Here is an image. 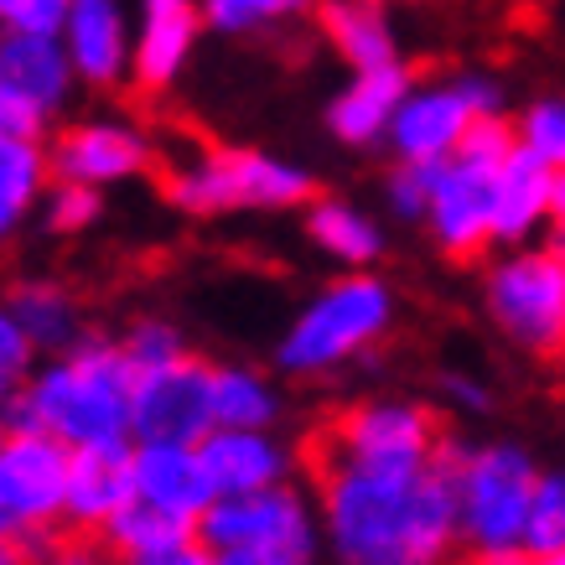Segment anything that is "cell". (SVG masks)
<instances>
[{
    "mask_svg": "<svg viewBox=\"0 0 565 565\" xmlns=\"http://www.w3.org/2000/svg\"><path fill=\"white\" fill-rule=\"evenodd\" d=\"M394 327V291L374 270H348L291 317L275 363L291 379H327L379 348Z\"/></svg>",
    "mask_w": 565,
    "mask_h": 565,
    "instance_id": "3957f363",
    "label": "cell"
},
{
    "mask_svg": "<svg viewBox=\"0 0 565 565\" xmlns=\"http://www.w3.org/2000/svg\"><path fill=\"white\" fill-rule=\"evenodd\" d=\"M384 6H390V0H384Z\"/></svg>",
    "mask_w": 565,
    "mask_h": 565,
    "instance_id": "7dc6e473",
    "label": "cell"
},
{
    "mask_svg": "<svg viewBox=\"0 0 565 565\" xmlns=\"http://www.w3.org/2000/svg\"><path fill=\"white\" fill-rule=\"evenodd\" d=\"M203 26H213L218 36H265L275 26L311 17L317 0H198Z\"/></svg>",
    "mask_w": 565,
    "mask_h": 565,
    "instance_id": "83f0119b",
    "label": "cell"
},
{
    "mask_svg": "<svg viewBox=\"0 0 565 565\" xmlns=\"http://www.w3.org/2000/svg\"><path fill=\"white\" fill-rule=\"evenodd\" d=\"M550 167L530 151H509L493 182V234L498 244H530L540 228H550Z\"/></svg>",
    "mask_w": 565,
    "mask_h": 565,
    "instance_id": "603a6c76",
    "label": "cell"
},
{
    "mask_svg": "<svg viewBox=\"0 0 565 565\" xmlns=\"http://www.w3.org/2000/svg\"><path fill=\"white\" fill-rule=\"evenodd\" d=\"M441 390H446V399H451L457 411H467V415L493 411V390H488V384H478V379H467V374H446V379H441Z\"/></svg>",
    "mask_w": 565,
    "mask_h": 565,
    "instance_id": "8d00e7d4",
    "label": "cell"
},
{
    "mask_svg": "<svg viewBox=\"0 0 565 565\" xmlns=\"http://www.w3.org/2000/svg\"><path fill=\"white\" fill-rule=\"evenodd\" d=\"M514 140H519V151L545 161L550 172H565V99L561 94H545V99L524 104L514 120Z\"/></svg>",
    "mask_w": 565,
    "mask_h": 565,
    "instance_id": "f1b7e54d",
    "label": "cell"
},
{
    "mask_svg": "<svg viewBox=\"0 0 565 565\" xmlns=\"http://www.w3.org/2000/svg\"><path fill=\"white\" fill-rule=\"evenodd\" d=\"M73 0H0V36H57Z\"/></svg>",
    "mask_w": 565,
    "mask_h": 565,
    "instance_id": "836d02e7",
    "label": "cell"
},
{
    "mask_svg": "<svg viewBox=\"0 0 565 565\" xmlns=\"http://www.w3.org/2000/svg\"><path fill=\"white\" fill-rule=\"evenodd\" d=\"M207 399H213V426L234 430H275L286 415L280 390L259 369H244V363H213Z\"/></svg>",
    "mask_w": 565,
    "mask_h": 565,
    "instance_id": "cb8c5ba5",
    "label": "cell"
},
{
    "mask_svg": "<svg viewBox=\"0 0 565 565\" xmlns=\"http://www.w3.org/2000/svg\"><path fill=\"white\" fill-rule=\"evenodd\" d=\"M0 301L11 311V322L21 327V338L32 343V353H42V359H57L88 338L84 301L63 280H17Z\"/></svg>",
    "mask_w": 565,
    "mask_h": 565,
    "instance_id": "44dd1931",
    "label": "cell"
},
{
    "mask_svg": "<svg viewBox=\"0 0 565 565\" xmlns=\"http://www.w3.org/2000/svg\"><path fill=\"white\" fill-rule=\"evenodd\" d=\"M198 540L213 555H270V561L311 565L322 545L317 498L301 482H280L265 493L213 498V509L198 519Z\"/></svg>",
    "mask_w": 565,
    "mask_h": 565,
    "instance_id": "9c48e42d",
    "label": "cell"
},
{
    "mask_svg": "<svg viewBox=\"0 0 565 565\" xmlns=\"http://www.w3.org/2000/svg\"><path fill=\"white\" fill-rule=\"evenodd\" d=\"M120 353H125V363H130V374H146V369H167V363L188 359V343L177 338L172 322H161V317H140L136 327H125Z\"/></svg>",
    "mask_w": 565,
    "mask_h": 565,
    "instance_id": "4dcf8cb0",
    "label": "cell"
},
{
    "mask_svg": "<svg viewBox=\"0 0 565 565\" xmlns=\"http://www.w3.org/2000/svg\"><path fill=\"white\" fill-rule=\"evenodd\" d=\"M0 441H6V420H0Z\"/></svg>",
    "mask_w": 565,
    "mask_h": 565,
    "instance_id": "f6af8a7d",
    "label": "cell"
},
{
    "mask_svg": "<svg viewBox=\"0 0 565 565\" xmlns=\"http://www.w3.org/2000/svg\"><path fill=\"white\" fill-rule=\"evenodd\" d=\"M78 73L57 36H0V99L26 130H47L68 109Z\"/></svg>",
    "mask_w": 565,
    "mask_h": 565,
    "instance_id": "5bb4252c",
    "label": "cell"
},
{
    "mask_svg": "<svg viewBox=\"0 0 565 565\" xmlns=\"http://www.w3.org/2000/svg\"><path fill=\"white\" fill-rule=\"evenodd\" d=\"M550 239L555 249H565V172L550 177Z\"/></svg>",
    "mask_w": 565,
    "mask_h": 565,
    "instance_id": "f35d334b",
    "label": "cell"
},
{
    "mask_svg": "<svg viewBox=\"0 0 565 565\" xmlns=\"http://www.w3.org/2000/svg\"><path fill=\"white\" fill-rule=\"evenodd\" d=\"M198 457H203L207 482H213L218 498L265 493V488H280V482H296V472H301V451L291 441H280L275 430L213 426L198 441Z\"/></svg>",
    "mask_w": 565,
    "mask_h": 565,
    "instance_id": "2e32d148",
    "label": "cell"
},
{
    "mask_svg": "<svg viewBox=\"0 0 565 565\" xmlns=\"http://www.w3.org/2000/svg\"><path fill=\"white\" fill-rule=\"evenodd\" d=\"M482 307L514 348L565 359V255L555 244H514L482 270Z\"/></svg>",
    "mask_w": 565,
    "mask_h": 565,
    "instance_id": "ba28073f",
    "label": "cell"
},
{
    "mask_svg": "<svg viewBox=\"0 0 565 565\" xmlns=\"http://www.w3.org/2000/svg\"><path fill=\"white\" fill-rule=\"evenodd\" d=\"M136 498L130 478V446H94V451H73L68 462V498H63V534L78 540H99L109 519Z\"/></svg>",
    "mask_w": 565,
    "mask_h": 565,
    "instance_id": "ac0fdd59",
    "label": "cell"
},
{
    "mask_svg": "<svg viewBox=\"0 0 565 565\" xmlns=\"http://www.w3.org/2000/svg\"><path fill=\"white\" fill-rule=\"evenodd\" d=\"M307 457L374 467V472H420V467H436L446 457V436L430 405L363 399V405H348L317 426V436L307 441Z\"/></svg>",
    "mask_w": 565,
    "mask_h": 565,
    "instance_id": "52a82bcc",
    "label": "cell"
},
{
    "mask_svg": "<svg viewBox=\"0 0 565 565\" xmlns=\"http://www.w3.org/2000/svg\"><path fill=\"white\" fill-rule=\"evenodd\" d=\"M218 565H291V561H270V555H213Z\"/></svg>",
    "mask_w": 565,
    "mask_h": 565,
    "instance_id": "7bdbcfd3",
    "label": "cell"
},
{
    "mask_svg": "<svg viewBox=\"0 0 565 565\" xmlns=\"http://www.w3.org/2000/svg\"><path fill=\"white\" fill-rule=\"evenodd\" d=\"M99 192L94 188H73V182H52L47 198H42V218H47L52 234H78L99 218Z\"/></svg>",
    "mask_w": 565,
    "mask_h": 565,
    "instance_id": "d6a6232c",
    "label": "cell"
},
{
    "mask_svg": "<svg viewBox=\"0 0 565 565\" xmlns=\"http://www.w3.org/2000/svg\"><path fill=\"white\" fill-rule=\"evenodd\" d=\"M130 478H136V498L167 509V514L198 519L213 509V482L207 467L198 457V446H151V441H130Z\"/></svg>",
    "mask_w": 565,
    "mask_h": 565,
    "instance_id": "d6986e66",
    "label": "cell"
},
{
    "mask_svg": "<svg viewBox=\"0 0 565 565\" xmlns=\"http://www.w3.org/2000/svg\"><path fill=\"white\" fill-rule=\"evenodd\" d=\"M36 565H115V555L99 540H78V534H57L36 550Z\"/></svg>",
    "mask_w": 565,
    "mask_h": 565,
    "instance_id": "d590c367",
    "label": "cell"
},
{
    "mask_svg": "<svg viewBox=\"0 0 565 565\" xmlns=\"http://www.w3.org/2000/svg\"><path fill=\"white\" fill-rule=\"evenodd\" d=\"M52 182H73V188H120L130 177L156 167V140L136 120L120 115H94V120L63 125L47 146Z\"/></svg>",
    "mask_w": 565,
    "mask_h": 565,
    "instance_id": "7c38bea8",
    "label": "cell"
},
{
    "mask_svg": "<svg viewBox=\"0 0 565 565\" xmlns=\"http://www.w3.org/2000/svg\"><path fill=\"white\" fill-rule=\"evenodd\" d=\"M514 120H478L467 130L451 161L430 167V198H426V228L436 249L451 259H478L498 244L493 234V182L503 156L514 151Z\"/></svg>",
    "mask_w": 565,
    "mask_h": 565,
    "instance_id": "5b68a950",
    "label": "cell"
},
{
    "mask_svg": "<svg viewBox=\"0 0 565 565\" xmlns=\"http://www.w3.org/2000/svg\"><path fill=\"white\" fill-rule=\"evenodd\" d=\"M534 565H565V555H534Z\"/></svg>",
    "mask_w": 565,
    "mask_h": 565,
    "instance_id": "ee69618b",
    "label": "cell"
},
{
    "mask_svg": "<svg viewBox=\"0 0 565 565\" xmlns=\"http://www.w3.org/2000/svg\"><path fill=\"white\" fill-rule=\"evenodd\" d=\"M446 565H467V561H446Z\"/></svg>",
    "mask_w": 565,
    "mask_h": 565,
    "instance_id": "bcb514c9",
    "label": "cell"
},
{
    "mask_svg": "<svg viewBox=\"0 0 565 565\" xmlns=\"http://www.w3.org/2000/svg\"><path fill=\"white\" fill-rule=\"evenodd\" d=\"M405 94H411V68L405 63L353 73L343 94L327 104V130L343 140V146H379V140L390 136Z\"/></svg>",
    "mask_w": 565,
    "mask_h": 565,
    "instance_id": "ffe728a7",
    "label": "cell"
},
{
    "mask_svg": "<svg viewBox=\"0 0 565 565\" xmlns=\"http://www.w3.org/2000/svg\"><path fill=\"white\" fill-rule=\"evenodd\" d=\"M307 234L327 259H338L343 270H369L384 255V228L363 207L343 198H311L307 203Z\"/></svg>",
    "mask_w": 565,
    "mask_h": 565,
    "instance_id": "d4e9b609",
    "label": "cell"
},
{
    "mask_svg": "<svg viewBox=\"0 0 565 565\" xmlns=\"http://www.w3.org/2000/svg\"><path fill=\"white\" fill-rule=\"evenodd\" d=\"M130 384L136 374L120 353V338L88 332L78 348L32 369L6 411V426L42 430L68 451L130 446Z\"/></svg>",
    "mask_w": 565,
    "mask_h": 565,
    "instance_id": "7a4b0ae2",
    "label": "cell"
},
{
    "mask_svg": "<svg viewBox=\"0 0 565 565\" xmlns=\"http://www.w3.org/2000/svg\"><path fill=\"white\" fill-rule=\"evenodd\" d=\"M493 115H503V88L488 73H457L441 84H411L384 140H390L394 161L441 167L457 156L467 130L478 120H493Z\"/></svg>",
    "mask_w": 565,
    "mask_h": 565,
    "instance_id": "8fae6325",
    "label": "cell"
},
{
    "mask_svg": "<svg viewBox=\"0 0 565 565\" xmlns=\"http://www.w3.org/2000/svg\"><path fill=\"white\" fill-rule=\"evenodd\" d=\"M52 188V161L42 136H0V244L21 228V218L42 207Z\"/></svg>",
    "mask_w": 565,
    "mask_h": 565,
    "instance_id": "484cf974",
    "label": "cell"
},
{
    "mask_svg": "<svg viewBox=\"0 0 565 565\" xmlns=\"http://www.w3.org/2000/svg\"><path fill=\"white\" fill-rule=\"evenodd\" d=\"M213 363L177 359L167 369H146L130 384V441L151 446H198L213 430V399H207Z\"/></svg>",
    "mask_w": 565,
    "mask_h": 565,
    "instance_id": "4fadbf2b",
    "label": "cell"
},
{
    "mask_svg": "<svg viewBox=\"0 0 565 565\" xmlns=\"http://www.w3.org/2000/svg\"><path fill=\"white\" fill-rule=\"evenodd\" d=\"M57 42L84 88L130 84V17L120 0H73Z\"/></svg>",
    "mask_w": 565,
    "mask_h": 565,
    "instance_id": "e0dca14e",
    "label": "cell"
},
{
    "mask_svg": "<svg viewBox=\"0 0 565 565\" xmlns=\"http://www.w3.org/2000/svg\"><path fill=\"white\" fill-rule=\"evenodd\" d=\"M0 136H36V130H26V125L11 115V104L0 99Z\"/></svg>",
    "mask_w": 565,
    "mask_h": 565,
    "instance_id": "b9f144b4",
    "label": "cell"
},
{
    "mask_svg": "<svg viewBox=\"0 0 565 565\" xmlns=\"http://www.w3.org/2000/svg\"><path fill=\"white\" fill-rule=\"evenodd\" d=\"M561 255H565V249H561Z\"/></svg>",
    "mask_w": 565,
    "mask_h": 565,
    "instance_id": "c3c4849f",
    "label": "cell"
},
{
    "mask_svg": "<svg viewBox=\"0 0 565 565\" xmlns=\"http://www.w3.org/2000/svg\"><path fill=\"white\" fill-rule=\"evenodd\" d=\"M446 467L457 498V540L467 555L524 550V524L540 488V467L530 451L514 441H488L446 457Z\"/></svg>",
    "mask_w": 565,
    "mask_h": 565,
    "instance_id": "8992f818",
    "label": "cell"
},
{
    "mask_svg": "<svg viewBox=\"0 0 565 565\" xmlns=\"http://www.w3.org/2000/svg\"><path fill=\"white\" fill-rule=\"evenodd\" d=\"M451 457V451H446ZM446 457L420 472H374L327 457H301L317 493V519L343 565H446L457 540V498Z\"/></svg>",
    "mask_w": 565,
    "mask_h": 565,
    "instance_id": "6da1fadb",
    "label": "cell"
},
{
    "mask_svg": "<svg viewBox=\"0 0 565 565\" xmlns=\"http://www.w3.org/2000/svg\"><path fill=\"white\" fill-rule=\"evenodd\" d=\"M167 161V198L182 213L218 218V213H244V207H301L317 198L311 172L286 156L270 151H223V146H192L188 156H156Z\"/></svg>",
    "mask_w": 565,
    "mask_h": 565,
    "instance_id": "277c9868",
    "label": "cell"
},
{
    "mask_svg": "<svg viewBox=\"0 0 565 565\" xmlns=\"http://www.w3.org/2000/svg\"><path fill=\"white\" fill-rule=\"evenodd\" d=\"M311 17H317V26H322V36L332 42V52H338L353 73H374V68L405 63L384 0H317Z\"/></svg>",
    "mask_w": 565,
    "mask_h": 565,
    "instance_id": "7402d4cb",
    "label": "cell"
},
{
    "mask_svg": "<svg viewBox=\"0 0 565 565\" xmlns=\"http://www.w3.org/2000/svg\"><path fill=\"white\" fill-rule=\"evenodd\" d=\"M198 36H203L198 0H140L130 21V88L161 99L192 63Z\"/></svg>",
    "mask_w": 565,
    "mask_h": 565,
    "instance_id": "9a60e30c",
    "label": "cell"
},
{
    "mask_svg": "<svg viewBox=\"0 0 565 565\" xmlns=\"http://www.w3.org/2000/svg\"><path fill=\"white\" fill-rule=\"evenodd\" d=\"M524 550L530 555H565V472H540L524 524Z\"/></svg>",
    "mask_w": 565,
    "mask_h": 565,
    "instance_id": "f546056e",
    "label": "cell"
},
{
    "mask_svg": "<svg viewBox=\"0 0 565 565\" xmlns=\"http://www.w3.org/2000/svg\"><path fill=\"white\" fill-rule=\"evenodd\" d=\"M140 565H218V561H213V550H207L203 540H188V545H177V550H167V555L140 561Z\"/></svg>",
    "mask_w": 565,
    "mask_h": 565,
    "instance_id": "74e56055",
    "label": "cell"
},
{
    "mask_svg": "<svg viewBox=\"0 0 565 565\" xmlns=\"http://www.w3.org/2000/svg\"><path fill=\"white\" fill-rule=\"evenodd\" d=\"M188 540H198V524L167 514V509H156V503H146V498H130L120 514L109 519V530L99 534V545L115 555V565L156 561V555L188 545Z\"/></svg>",
    "mask_w": 565,
    "mask_h": 565,
    "instance_id": "4316f807",
    "label": "cell"
},
{
    "mask_svg": "<svg viewBox=\"0 0 565 565\" xmlns=\"http://www.w3.org/2000/svg\"><path fill=\"white\" fill-rule=\"evenodd\" d=\"M467 565H534L530 550H498V555H472Z\"/></svg>",
    "mask_w": 565,
    "mask_h": 565,
    "instance_id": "60d3db41",
    "label": "cell"
},
{
    "mask_svg": "<svg viewBox=\"0 0 565 565\" xmlns=\"http://www.w3.org/2000/svg\"><path fill=\"white\" fill-rule=\"evenodd\" d=\"M73 451L42 430L6 426L0 441V540L42 550L63 534V498H68Z\"/></svg>",
    "mask_w": 565,
    "mask_h": 565,
    "instance_id": "30bf717a",
    "label": "cell"
},
{
    "mask_svg": "<svg viewBox=\"0 0 565 565\" xmlns=\"http://www.w3.org/2000/svg\"><path fill=\"white\" fill-rule=\"evenodd\" d=\"M384 198L399 218H426V198H430V167H411V161H394L390 182H384Z\"/></svg>",
    "mask_w": 565,
    "mask_h": 565,
    "instance_id": "e575fe53",
    "label": "cell"
},
{
    "mask_svg": "<svg viewBox=\"0 0 565 565\" xmlns=\"http://www.w3.org/2000/svg\"><path fill=\"white\" fill-rule=\"evenodd\" d=\"M32 369H36L32 343L21 338V327L11 322V311H6V301H0V420H6V411H11V399L21 394V384L32 379Z\"/></svg>",
    "mask_w": 565,
    "mask_h": 565,
    "instance_id": "1f68e13d",
    "label": "cell"
},
{
    "mask_svg": "<svg viewBox=\"0 0 565 565\" xmlns=\"http://www.w3.org/2000/svg\"><path fill=\"white\" fill-rule=\"evenodd\" d=\"M0 565H36V550L21 540H0Z\"/></svg>",
    "mask_w": 565,
    "mask_h": 565,
    "instance_id": "ab89813d",
    "label": "cell"
}]
</instances>
